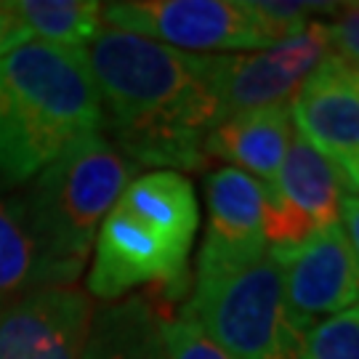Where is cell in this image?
I'll return each instance as SVG.
<instances>
[{"instance_id": "6da1fadb", "label": "cell", "mask_w": 359, "mask_h": 359, "mask_svg": "<svg viewBox=\"0 0 359 359\" xmlns=\"http://www.w3.org/2000/svg\"><path fill=\"white\" fill-rule=\"evenodd\" d=\"M86 62L102 99V130L128 163L139 170H205V136L218 123L208 53L104 27Z\"/></svg>"}, {"instance_id": "5b68a950", "label": "cell", "mask_w": 359, "mask_h": 359, "mask_svg": "<svg viewBox=\"0 0 359 359\" xmlns=\"http://www.w3.org/2000/svg\"><path fill=\"white\" fill-rule=\"evenodd\" d=\"M194 237L133 213L120 200L93 240L86 287L99 301H117L136 287H152L168 306L187 293Z\"/></svg>"}, {"instance_id": "8992f818", "label": "cell", "mask_w": 359, "mask_h": 359, "mask_svg": "<svg viewBox=\"0 0 359 359\" xmlns=\"http://www.w3.org/2000/svg\"><path fill=\"white\" fill-rule=\"evenodd\" d=\"M104 22L187 53L266 51L271 43L243 0H120L102 3Z\"/></svg>"}, {"instance_id": "603a6c76", "label": "cell", "mask_w": 359, "mask_h": 359, "mask_svg": "<svg viewBox=\"0 0 359 359\" xmlns=\"http://www.w3.org/2000/svg\"><path fill=\"white\" fill-rule=\"evenodd\" d=\"M338 170H341V176H344V181H346V187L359 189V157L357 160H351V163H346V165H341Z\"/></svg>"}, {"instance_id": "9c48e42d", "label": "cell", "mask_w": 359, "mask_h": 359, "mask_svg": "<svg viewBox=\"0 0 359 359\" xmlns=\"http://www.w3.org/2000/svg\"><path fill=\"white\" fill-rule=\"evenodd\" d=\"M93 304L77 287H35L0 298V359H80Z\"/></svg>"}, {"instance_id": "d6986e66", "label": "cell", "mask_w": 359, "mask_h": 359, "mask_svg": "<svg viewBox=\"0 0 359 359\" xmlns=\"http://www.w3.org/2000/svg\"><path fill=\"white\" fill-rule=\"evenodd\" d=\"M165 351L168 359H234L184 311L165 322Z\"/></svg>"}, {"instance_id": "9a60e30c", "label": "cell", "mask_w": 359, "mask_h": 359, "mask_svg": "<svg viewBox=\"0 0 359 359\" xmlns=\"http://www.w3.org/2000/svg\"><path fill=\"white\" fill-rule=\"evenodd\" d=\"M75 283L38 248L22 194L0 187V298L35 287H69Z\"/></svg>"}, {"instance_id": "e0dca14e", "label": "cell", "mask_w": 359, "mask_h": 359, "mask_svg": "<svg viewBox=\"0 0 359 359\" xmlns=\"http://www.w3.org/2000/svg\"><path fill=\"white\" fill-rule=\"evenodd\" d=\"M304 359H359V304L306 333Z\"/></svg>"}, {"instance_id": "2e32d148", "label": "cell", "mask_w": 359, "mask_h": 359, "mask_svg": "<svg viewBox=\"0 0 359 359\" xmlns=\"http://www.w3.org/2000/svg\"><path fill=\"white\" fill-rule=\"evenodd\" d=\"M6 6L29 38L51 46L88 48L104 29L102 3L93 0H8Z\"/></svg>"}, {"instance_id": "277c9868", "label": "cell", "mask_w": 359, "mask_h": 359, "mask_svg": "<svg viewBox=\"0 0 359 359\" xmlns=\"http://www.w3.org/2000/svg\"><path fill=\"white\" fill-rule=\"evenodd\" d=\"M234 359H304L306 330L285 306L283 271L271 253L208 277H194L181 309Z\"/></svg>"}, {"instance_id": "3957f363", "label": "cell", "mask_w": 359, "mask_h": 359, "mask_svg": "<svg viewBox=\"0 0 359 359\" xmlns=\"http://www.w3.org/2000/svg\"><path fill=\"white\" fill-rule=\"evenodd\" d=\"M139 176L104 133H90L46 165L22 192L38 248L77 280L96 231L120 194Z\"/></svg>"}, {"instance_id": "30bf717a", "label": "cell", "mask_w": 359, "mask_h": 359, "mask_svg": "<svg viewBox=\"0 0 359 359\" xmlns=\"http://www.w3.org/2000/svg\"><path fill=\"white\" fill-rule=\"evenodd\" d=\"M208 231L194 277L237 269L269 253L264 237V184L240 168H218L205 179Z\"/></svg>"}, {"instance_id": "5bb4252c", "label": "cell", "mask_w": 359, "mask_h": 359, "mask_svg": "<svg viewBox=\"0 0 359 359\" xmlns=\"http://www.w3.org/2000/svg\"><path fill=\"white\" fill-rule=\"evenodd\" d=\"M269 187H274L298 210H304L317 224V229L341 224V200L346 181L338 165L317 152L295 128L277 181Z\"/></svg>"}, {"instance_id": "4fadbf2b", "label": "cell", "mask_w": 359, "mask_h": 359, "mask_svg": "<svg viewBox=\"0 0 359 359\" xmlns=\"http://www.w3.org/2000/svg\"><path fill=\"white\" fill-rule=\"evenodd\" d=\"M290 139V107L277 104L216 123L205 136V154L208 160H229L248 176L264 179V187H269L277 181Z\"/></svg>"}, {"instance_id": "7402d4cb", "label": "cell", "mask_w": 359, "mask_h": 359, "mask_svg": "<svg viewBox=\"0 0 359 359\" xmlns=\"http://www.w3.org/2000/svg\"><path fill=\"white\" fill-rule=\"evenodd\" d=\"M341 218L346 224V240L351 245V253L357 258L359 266V194L354 192H344V200H341Z\"/></svg>"}, {"instance_id": "52a82bcc", "label": "cell", "mask_w": 359, "mask_h": 359, "mask_svg": "<svg viewBox=\"0 0 359 359\" xmlns=\"http://www.w3.org/2000/svg\"><path fill=\"white\" fill-rule=\"evenodd\" d=\"M330 53L327 25H311L261 53H210L208 77L216 96L218 123L226 117L287 104L311 69Z\"/></svg>"}, {"instance_id": "ac0fdd59", "label": "cell", "mask_w": 359, "mask_h": 359, "mask_svg": "<svg viewBox=\"0 0 359 359\" xmlns=\"http://www.w3.org/2000/svg\"><path fill=\"white\" fill-rule=\"evenodd\" d=\"M248 13L253 16L258 29L277 46L287 38L301 35L309 27L311 11H330L338 3H274V0H243Z\"/></svg>"}, {"instance_id": "7c38bea8", "label": "cell", "mask_w": 359, "mask_h": 359, "mask_svg": "<svg viewBox=\"0 0 359 359\" xmlns=\"http://www.w3.org/2000/svg\"><path fill=\"white\" fill-rule=\"evenodd\" d=\"M168 304L152 290L93 311L80 359H168Z\"/></svg>"}, {"instance_id": "7a4b0ae2", "label": "cell", "mask_w": 359, "mask_h": 359, "mask_svg": "<svg viewBox=\"0 0 359 359\" xmlns=\"http://www.w3.org/2000/svg\"><path fill=\"white\" fill-rule=\"evenodd\" d=\"M104 115L86 48L29 40L0 56V181L27 184Z\"/></svg>"}, {"instance_id": "44dd1931", "label": "cell", "mask_w": 359, "mask_h": 359, "mask_svg": "<svg viewBox=\"0 0 359 359\" xmlns=\"http://www.w3.org/2000/svg\"><path fill=\"white\" fill-rule=\"evenodd\" d=\"M29 40H32L29 32H27L25 27H22V22L8 11L6 0H3V3H0V56H6L8 51L25 46Z\"/></svg>"}, {"instance_id": "8fae6325", "label": "cell", "mask_w": 359, "mask_h": 359, "mask_svg": "<svg viewBox=\"0 0 359 359\" xmlns=\"http://www.w3.org/2000/svg\"><path fill=\"white\" fill-rule=\"evenodd\" d=\"M287 107L293 128L330 163L359 157V67L327 53Z\"/></svg>"}, {"instance_id": "ffe728a7", "label": "cell", "mask_w": 359, "mask_h": 359, "mask_svg": "<svg viewBox=\"0 0 359 359\" xmlns=\"http://www.w3.org/2000/svg\"><path fill=\"white\" fill-rule=\"evenodd\" d=\"M335 22L327 25L330 53L348 65L359 67V3H346L335 8Z\"/></svg>"}, {"instance_id": "ba28073f", "label": "cell", "mask_w": 359, "mask_h": 359, "mask_svg": "<svg viewBox=\"0 0 359 359\" xmlns=\"http://www.w3.org/2000/svg\"><path fill=\"white\" fill-rule=\"evenodd\" d=\"M283 271L287 317L311 330L322 314H341L359 304V266L341 224L317 229L290 250H269Z\"/></svg>"}]
</instances>
